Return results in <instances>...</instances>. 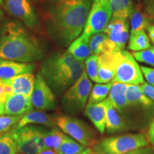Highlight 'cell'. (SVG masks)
<instances>
[{"mask_svg":"<svg viewBox=\"0 0 154 154\" xmlns=\"http://www.w3.org/2000/svg\"><path fill=\"white\" fill-rule=\"evenodd\" d=\"M31 97L22 94H11L5 102V114L7 116H23L32 110Z\"/></svg>","mask_w":154,"mask_h":154,"instance_id":"cell-14","label":"cell"},{"mask_svg":"<svg viewBox=\"0 0 154 154\" xmlns=\"http://www.w3.org/2000/svg\"><path fill=\"white\" fill-rule=\"evenodd\" d=\"M147 140L154 147V118L149 125L147 133Z\"/></svg>","mask_w":154,"mask_h":154,"instance_id":"cell-37","label":"cell"},{"mask_svg":"<svg viewBox=\"0 0 154 154\" xmlns=\"http://www.w3.org/2000/svg\"><path fill=\"white\" fill-rule=\"evenodd\" d=\"M151 47L150 38L145 30L131 32L128 48L132 51H140Z\"/></svg>","mask_w":154,"mask_h":154,"instance_id":"cell-24","label":"cell"},{"mask_svg":"<svg viewBox=\"0 0 154 154\" xmlns=\"http://www.w3.org/2000/svg\"><path fill=\"white\" fill-rule=\"evenodd\" d=\"M22 116H0V134L15 129Z\"/></svg>","mask_w":154,"mask_h":154,"instance_id":"cell-31","label":"cell"},{"mask_svg":"<svg viewBox=\"0 0 154 154\" xmlns=\"http://www.w3.org/2000/svg\"><path fill=\"white\" fill-rule=\"evenodd\" d=\"M105 104L106 131L108 134H115L127 130L126 125L120 113L113 106L108 98L105 100Z\"/></svg>","mask_w":154,"mask_h":154,"instance_id":"cell-16","label":"cell"},{"mask_svg":"<svg viewBox=\"0 0 154 154\" xmlns=\"http://www.w3.org/2000/svg\"><path fill=\"white\" fill-rule=\"evenodd\" d=\"M149 37L152 43L154 44V24H151L147 29Z\"/></svg>","mask_w":154,"mask_h":154,"instance_id":"cell-39","label":"cell"},{"mask_svg":"<svg viewBox=\"0 0 154 154\" xmlns=\"http://www.w3.org/2000/svg\"><path fill=\"white\" fill-rule=\"evenodd\" d=\"M3 17H4V12L3 11L0 9V24H1L2 21Z\"/></svg>","mask_w":154,"mask_h":154,"instance_id":"cell-44","label":"cell"},{"mask_svg":"<svg viewBox=\"0 0 154 154\" xmlns=\"http://www.w3.org/2000/svg\"><path fill=\"white\" fill-rule=\"evenodd\" d=\"M92 83L86 71L83 72L79 78L63 94L61 105L66 112L78 113L86 106V101L91 93Z\"/></svg>","mask_w":154,"mask_h":154,"instance_id":"cell-5","label":"cell"},{"mask_svg":"<svg viewBox=\"0 0 154 154\" xmlns=\"http://www.w3.org/2000/svg\"><path fill=\"white\" fill-rule=\"evenodd\" d=\"M17 143L11 132L0 134V154H16Z\"/></svg>","mask_w":154,"mask_h":154,"instance_id":"cell-29","label":"cell"},{"mask_svg":"<svg viewBox=\"0 0 154 154\" xmlns=\"http://www.w3.org/2000/svg\"><path fill=\"white\" fill-rule=\"evenodd\" d=\"M78 154H94V149L92 148H86L84 151Z\"/></svg>","mask_w":154,"mask_h":154,"instance_id":"cell-41","label":"cell"},{"mask_svg":"<svg viewBox=\"0 0 154 154\" xmlns=\"http://www.w3.org/2000/svg\"><path fill=\"white\" fill-rule=\"evenodd\" d=\"M140 67L143 78L146 79V82L154 87V69L145 66H141Z\"/></svg>","mask_w":154,"mask_h":154,"instance_id":"cell-34","label":"cell"},{"mask_svg":"<svg viewBox=\"0 0 154 154\" xmlns=\"http://www.w3.org/2000/svg\"><path fill=\"white\" fill-rule=\"evenodd\" d=\"M112 11V17L128 19L134 6L132 0H108Z\"/></svg>","mask_w":154,"mask_h":154,"instance_id":"cell-25","label":"cell"},{"mask_svg":"<svg viewBox=\"0 0 154 154\" xmlns=\"http://www.w3.org/2000/svg\"><path fill=\"white\" fill-rule=\"evenodd\" d=\"M42 124L44 126L53 127L54 125V119L49 116L47 113L42 111H31L25 113L21 117L14 130L19 129L29 124Z\"/></svg>","mask_w":154,"mask_h":154,"instance_id":"cell-21","label":"cell"},{"mask_svg":"<svg viewBox=\"0 0 154 154\" xmlns=\"http://www.w3.org/2000/svg\"><path fill=\"white\" fill-rule=\"evenodd\" d=\"M148 144L147 138L139 133L103 138L99 146L106 154H124L148 146Z\"/></svg>","mask_w":154,"mask_h":154,"instance_id":"cell-7","label":"cell"},{"mask_svg":"<svg viewBox=\"0 0 154 154\" xmlns=\"http://www.w3.org/2000/svg\"><path fill=\"white\" fill-rule=\"evenodd\" d=\"M86 149L85 146L66 136L57 150L59 154H78Z\"/></svg>","mask_w":154,"mask_h":154,"instance_id":"cell-28","label":"cell"},{"mask_svg":"<svg viewBox=\"0 0 154 154\" xmlns=\"http://www.w3.org/2000/svg\"><path fill=\"white\" fill-rule=\"evenodd\" d=\"M124 154H154V149L151 146H144Z\"/></svg>","mask_w":154,"mask_h":154,"instance_id":"cell-36","label":"cell"},{"mask_svg":"<svg viewBox=\"0 0 154 154\" xmlns=\"http://www.w3.org/2000/svg\"><path fill=\"white\" fill-rule=\"evenodd\" d=\"M89 38L81 34L69 44L67 51L78 61H86L93 54L89 47Z\"/></svg>","mask_w":154,"mask_h":154,"instance_id":"cell-20","label":"cell"},{"mask_svg":"<svg viewBox=\"0 0 154 154\" xmlns=\"http://www.w3.org/2000/svg\"><path fill=\"white\" fill-rule=\"evenodd\" d=\"M3 2H4V0H0V5H2Z\"/></svg>","mask_w":154,"mask_h":154,"instance_id":"cell-45","label":"cell"},{"mask_svg":"<svg viewBox=\"0 0 154 154\" xmlns=\"http://www.w3.org/2000/svg\"><path fill=\"white\" fill-rule=\"evenodd\" d=\"M5 103H0V116H2L5 114Z\"/></svg>","mask_w":154,"mask_h":154,"instance_id":"cell-43","label":"cell"},{"mask_svg":"<svg viewBox=\"0 0 154 154\" xmlns=\"http://www.w3.org/2000/svg\"><path fill=\"white\" fill-rule=\"evenodd\" d=\"M43 57L39 42L21 23L9 21L2 25L0 29V59L32 63Z\"/></svg>","mask_w":154,"mask_h":154,"instance_id":"cell-2","label":"cell"},{"mask_svg":"<svg viewBox=\"0 0 154 154\" xmlns=\"http://www.w3.org/2000/svg\"><path fill=\"white\" fill-rule=\"evenodd\" d=\"M114 76L112 82L140 85L144 82L141 69L131 53L125 49L112 53Z\"/></svg>","mask_w":154,"mask_h":154,"instance_id":"cell-4","label":"cell"},{"mask_svg":"<svg viewBox=\"0 0 154 154\" xmlns=\"http://www.w3.org/2000/svg\"><path fill=\"white\" fill-rule=\"evenodd\" d=\"M66 135L58 128H54L51 130H44L43 140L45 149H54L57 151Z\"/></svg>","mask_w":154,"mask_h":154,"instance_id":"cell-26","label":"cell"},{"mask_svg":"<svg viewBox=\"0 0 154 154\" xmlns=\"http://www.w3.org/2000/svg\"><path fill=\"white\" fill-rule=\"evenodd\" d=\"M128 85L122 83L113 82L108 96V99L121 113L126 112L127 107H128L126 96Z\"/></svg>","mask_w":154,"mask_h":154,"instance_id":"cell-19","label":"cell"},{"mask_svg":"<svg viewBox=\"0 0 154 154\" xmlns=\"http://www.w3.org/2000/svg\"><path fill=\"white\" fill-rule=\"evenodd\" d=\"M131 54L136 61L154 66V47L140 51H132Z\"/></svg>","mask_w":154,"mask_h":154,"instance_id":"cell-32","label":"cell"},{"mask_svg":"<svg viewBox=\"0 0 154 154\" xmlns=\"http://www.w3.org/2000/svg\"><path fill=\"white\" fill-rule=\"evenodd\" d=\"M98 56L92 54L85 61V71L90 80L99 84V79L98 76Z\"/></svg>","mask_w":154,"mask_h":154,"instance_id":"cell-30","label":"cell"},{"mask_svg":"<svg viewBox=\"0 0 154 154\" xmlns=\"http://www.w3.org/2000/svg\"><path fill=\"white\" fill-rule=\"evenodd\" d=\"M44 128L33 126H26L17 130H13L17 143V151L21 154H36L45 149L43 140Z\"/></svg>","mask_w":154,"mask_h":154,"instance_id":"cell-9","label":"cell"},{"mask_svg":"<svg viewBox=\"0 0 154 154\" xmlns=\"http://www.w3.org/2000/svg\"><path fill=\"white\" fill-rule=\"evenodd\" d=\"M54 122L63 133L86 148L96 144L93 131L84 121L69 116H59L54 119Z\"/></svg>","mask_w":154,"mask_h":154,"instance_id":"cell-6","label":"cell"},{"mask_svg":"<svg viewBox=\"0 0 154 154\" xmlns=\"http://www.w3.org/2000/svg\"><path fill=\"white\" fill-rule=\"evenodd\" d=\"M94 154H106L104 153L102 150L100 149L99 146H97V147H94Z\"/></svg>","mask_w":154,"mask_h":154,"instance_id":"cell-42","label":"cell"},{"mask_svg":"<svg viewBox=\"0 0 154 154\" xmlns=\"http://www.w3.org/2000/svg\"><path fill=\"white\" fill-rule=\"evenodd\" d=\"M5 8L12 16L20 20L27 28L38 24V17L29 0H5Z\"/></svg>","mask_w":154,"mask_h":154,"instance_id":"cell-11","label":"cell"},{"mask_svg":"<svg viewBox=\"0 0 154 154\" xmlns=\"http://www.w3.org/2000/svg\"><path fill=\"white\" fill-rule=\"evenodd\" d=\"M35 1H39V0H35Z\"/></svg>","mask_w":154,"mask_h":154,"instance_id":"cell-46","label":"cell"},{"mask_svg":"<svg viewBox=\"0 0 154 154\" xmlns=\"http://www.w3.org/2000/svg\"><path fill=\"white\" fill-rule=\"evenodd\" d=\"M146 12L150 18L154 19V0H149L146 7Z\"/></svg>","mask_w":154,"mask_h":154,"instance_id":"cell-38","label":"cell"},{"mask_svg":"<svg viewBox=\"0 0 154 154\" xmlns=\"http://www.w3.org/2000/svg\"><path fill=\"white\" fill-rule=\"evenodd\" d=\"M16 154H21V153H17Z\"/></svg>","mask_w":154,"mask_h":154,"instance_id":"cell-47","label":"cell"},{"mask_svg":"<svg viewBox=\"0 0 154 154\" xmlns=\"http://www.w3.org/2000/svg\"><path fill=\"white\" fill-rule=\"evenodd\" d=\"M31 101L32 106L38 111H51L56 108L54 92L48 85L40 72L35 77Z\"/></svg>","mask_w":154,"mask_h":154,"instance_id":"cell-10","label":"cell"},{"mask_svg":"<svg viewBox=\"0 0 154 154\" xmlns=\"http://www.w3.org/2000/svg\"><path fill=\"white\" fill-rule=\"evenodd\" d=\"M103 33L106 34L115 51L124 49L129 38V24L128 19L112 17Z\"/></svg>","mask_w":154,"mask_h":154,"instance_id":"cell-12","label":"cell"},{"mask_svg":"<svg viewBox=\"0 0 154 154\" xmlns=\"http://www.w3.org/2000/svg\"><path fill=\"white\" fill-rule=\"evenodd\" d=\"M36 154H59L58 153L57 151L54 149H45L42 150L40 152H38V153Z\"/></svg>","mask_w":154,"mask_h":154,"instance_id":"cell-40","label":"cell"},{"mask_svg":"<svg viewBox=\"0 0 154 154\" xmlns=\"http://www.w3.org/2000/svg\"><path fill=\"white\" fill-rule=\"evenodd\" d=\"M2 81L10 86L12 94H22L31 97L34 88L35 76L32 73H30L19 75L9 80Z\"/></svg>","mask_w":154,"mask_h":154,"instance_id":"cell-15","label":"cell"},{"mask_svg":"<svg viewBox=\"0 0 154 154\" xmlns=\"http://www.w3.org/2000/svg\"><path fill=\"white\" fill-rule=\"evenodd\" d=\"M131 32L147 29L151 25V18L146 11L138 7H134L130 14Z\"/></svg>","mask_w":154,"mask_h":154,"instance_id":"cell-23","label":"cell"},{"mask_svg":"<svg viewBox=\"0 0 154 154\" xmlns=\"http://www.w3.org/2000/svg\"><path fill=\"white\" fill-rule=\"evenodd\" d=\"M34 69L35 65L32 63L0 59V80H9L19 75L30 74Z\"/></svg>","mask_w":154,"mask_h":154,"instance_id":"cell-13","label":"cell"},{"mask_svg":"<svg viewBox=\"0 0 154 154\" xmlns=\"http://www.w3.org/2000/svg\"><path fill=\"white\" fill-rule=\"evenodd\" d=\"M84 114L91 120L100 134H104L106 131L105 101L94 104H87Z\"/></svg>","mask_w":154,"mask_h":154,"instance_id":"cell-17","label":"cell"},{"mask_svg":"<svg viewBox=\"0 0 154 154\" xmlns=\"http://www.w3.org/2000/svg\"><path fill=\"white\" fill-rule=\"evenodd\" d=\"M93 0H57L48 12L50 33L63 46L82 34Z\"/></svg>","mask_w":154,"mask_h":154,"instance_id":"cell-1","label":"cell"},{"mask_svg":"<svg viewBox=\"0 0 154 154\" xmlns=\"http://www.w3.org/2000/svg\"><path fill=\"white\" fill-rule=\"evenodd\" d=\"M113 82L106 84H96L91 88L88 97V104L101 103L108 98Z\"/></svg>","mask_w":154,"mask_h":154,"instance_id":"cell-27","label":"cell"},{"mask_svg":"<svg viewBox=\"0 0 154 154\" xmlns=\"http://www.w3.org/2000/svg\"><path fill=\"white\" fill-rule=\"evenodd\" d=\"M142 91L146 96L149 98L152 101L154 102V87L153 86L150 85L146 82H144L143 84L140 85Z\"/></svg>","mask_w":154,"mask_h":154,"instance_id":"cell-35","label":"cell"},{"mask_svg":"<svg viewBox=\"0 0 154 154\" xmlns=\"http://www.w3.org/2000/svg\"><path fill=\"white\" fill-rule=\"evenodd\" d=\"M84 70V63L66 51L46 58L40 72L52 91L61 95L76 82Z\"/></svg>","mask_w":154,"mask_h":154,"instance_id":"cell-3","label":"cell"},{"mask_svg":"<svg viewBox=\"0 0 154 154\" xmlns=\"http://www.w3.org/2000/svg\"><path fill=\"white\" fill-rule=\"evenodd\" d=\"M112 18V11L108 0H93L82 35L90 38L103 32Z\"/></svg>","mask_w":154,"mask_h":154,"instance_id":"cell-8","label":"cell"},{"mask_svg":"<svg viewBox=\"0 0 154 154\" xmlns=\"http://www.w3.org/2000/svg\"><path fill=\"white\" fill-rule=\"evenodd\" d=\"M12 94L11 88L2 80H0V103H5L7 97Z\"/></svg>","mask_w":154,"mask_h":154,"instance_id":"cell-33","label":"cell"},{"mask_svg":"<svg viewBox=\"0 0 154 154\" xmlns=\"http://www.w3.org/2000/svg\"><path fill=\"white\" fill-rule=\"evenodd\" d=\"M89 47L92 54L95 55L115 51L109 37L103 32L95 34L90 37Z\"/></svg>","mask_w":154,"mask_h":154,"instance_id":"cell-22","label":"cell"},{"mask_svg":"<svg viewBox=\"0 0 154 154\" xmlns=\"http://www.w3.org/2000/svg\"><path fill=\"white\" fill-rule=\"evenodd\" d=\"M126 96L128 106H132L146 109L154 108V102L145 95L140 85L128 84Z\"/></svg>","mask_w":154,"mask_h":154,"instance_id":"cell-18","label":"cell"}]
</instances>
